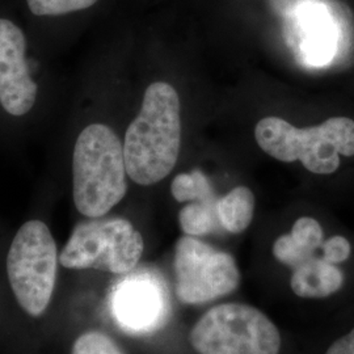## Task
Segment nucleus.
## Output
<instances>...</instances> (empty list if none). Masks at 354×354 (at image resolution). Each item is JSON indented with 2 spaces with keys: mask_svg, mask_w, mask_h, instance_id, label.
Segmentation results:
<instances>
[{
  "mask_svg": "<svg viewBox=\"0 0 354 354\" xmlns=\"http://www.w3.org/2000/svg\"><path fill=\"white\" fill-rule=\"evenodd\" d=\"M143 248L142 235L127 219H95L74 228L59 263L68 269L127 274L138 264Z\"/></svg>",
  "mask_w": 354,
  "mask_h": 354,
  "instance_id": "obj_7",
  "label": "nucleus"
},
{
  "mask_svg": "<svg viewBox=\"0 0 354 354\" xmlns=\"http://www.w3.org/2000/svg\"><path fill=\"white\" fill-rule=\"evenodd\" d=\"M171 192L178 203H213L216 201L213 188L201 171L181 174L174 178Z\"/></svg>",
  "mask_w": 354,
  "mask_h": 354,
  "instance_id": "obj_15",
  "label": "nucleus"
},
{
  "mask_svg": "<svg viewBox=\"0 0 354 354\" xmlns=\"http://www.w3.org/2000/svg\"><path fill=\"white\" fill-rule=\"evenodd\" d=\"M97 0H26L28 7L37 16H59L89 8Z\"/></svg>",
  "mask_w": 354,
  "mask_h": 354,
  "instance_id": "obj_16",
  "label": "nucleus"
},
{
  "mask_svg": "<svg viewBox=\"0 0 354 354\" xmlns=\"http://www.w3.org/2000/svg\"><path fill=\"white\" fill-rule=\"evenodd\" d=\"M57 266V244L49 227L41 221L24 223L10 247L7 273L17 302L29 315L39 317L48 308Z\"/></svg>",
  "mask_w": 354,
  "mask_h": 354,
  "instance_id": "obj_6",
  "label": "nucleus"
},
{
  "mask_svg": "<svg viewBox=\"0 0 354 354\" xmlns=\"http://www.w3.org/2000/svg\"><path fill=\"white\" fill-rule=\"evenodd\" d=\"M216 212L221 226L232 234H241L251 225L254 197L247 187H236L218 200Z\"/></svg>",
  "mask_w": 354,
  "mask_h": 354,
  "instance_id": "obj_13",
  "label": "nucleus"
},
{
  "mask_svg": "<svg viewBox=\"0 0 354 354\" xmlns=\"http://www.w3.org/2000/svg\"><path fill=\"white\" fill-rule=\"evenodd\" d=\"M254 138L277 160H301L310 172L329 175L340 167V155H354V121L333 117L319 127L298 129L279 117H266L256 125Z\"/></svg>",
  "mask_w": 354,
  "mask_h": 354,
  "instance_id": "obj_4",
  "label": "nucleus"
},
{
  "mask_svg": "<svg viewBox=\"0 0 354 354\" xmlns=\"http://www.w3.org/2000/svg\"><path fill=\"white\" fill-rule=\"evenodd\" d=\"M200 354H279V329L266 315L247 304L215 306L190 332Z\"/></svg>",
  "mask_w": 354,
  "mask_h": 354,
  "instance_id": "obj_5",
  "label": "nucleus"
},
{
  "mask_svg": "<svg viewBox=\"0 0 354 354\" xmlns=\"http://www.w3.org/2000/svg\"><path fill=\"white\" fill-rule=\"evenodd\" d=\"M73 354H124L111 337L100 332H87L74 342Z\"/></svg>",
  "mask_w": 354,
  "mask_h": 354,
  "instance_id": "obj_17",
  "label": "nucleus"
},
{
  "mask_svg": "<svg viewBox=\"0 0 354 354\" xmlns=\"http://www.w3.org/2000/svg\"><path fill=\"white\" fill-rule=\"evenodd\" d=\"M216 203L218 201H196L183 207L178 214V222L183 231L189 236H201L214 231L218 225L221 226L216 212Z\"/></svg>",
  "mask_w": 354,
  "mask_h": 354,
  "instance_id": "obj_14",
  "label": "nucleus"
},
{
  "mask_svg": "<svg viewBox=\"0 0 354 354\" xmlns=\"http://www.w3.org/2000/svg\"><path fill=\"white\" fill-rule=\"evenodd\" d=\"M286 42L310 70L337 71L354 61V15L342 0H315L283 17Z\"/></svg>",
  "mask_w": 354,
  "mask_h": 354,
  "instance_id": "obj_3",
  "label": "nucleus"
},
{
  "mask_svg": "<svg viewBox=\"0 0 354 354\" xmlns=\"http://www.w3.org/2000/svg\"><path fill=\"white\" fill-rule=\"evenodd\" d=\"M346 282L342 266L332 264L320 254L292 269L291 289L304 299H328L342 291Z\"/></svg>",
  "mask_w": 354,
  "mask_h": 354,
  "instance_id": "obj_11",
  "label": "nucleus"
},
{
  "mask_svg": "<svg viewBox=\"0 0 354 354\" xmlns=\"http://www.w3.org/2000/svg\"><path fill=\"white\" fill-rule=\"evenodd\" d=\"M26 50L23 30L0 19V104L16 117L28 113L37 99L38 87L29 73Z\"/></svg>",
  "mask_w": 354,
  "mask_h": 354,
  "instance_id": "obj_10",
  "label": "nucleus"
},
{
  "mask_svg": "<svg viewBox=\"0 0 354 354\" xmlns=\"http://www.w3.org/2000/svg\"><path fill=\"white\" fill-rule=\"evenodd\" d=\"M176 294L184 304H201L235 290L241 273L231 254L194 236L180 238L175 250Z\"/></svg>",
  "mask_w": 354,
  "mask_h": 354,
  "instance_id": "obj_8",
  "label": "nucleus"
},
{
  "mask_svg": "<svg viewBox=\"0 0 354 354\" xmlns=\"http://www.w3.org/2000/svg\"><path fill=\"white\" fill-rule=\"evenodd\" d=\"M181 145L180 99L165 82L147 87L137 118L127 127L124 155L127 176L152 185L171 174Z\"/></svg>",
  "mask_w": 354,
  "mask_h": 354,
  "instance_id": "obj_1",
  "label": "nucleus"
},
{
  "mask_svg": "<svg viewBox=\"0 0 354 354\" xmlns=\"http://www.w3.org/2000/svg\"><path fill=\"white\" fill-rule=\"evenodd\" d=\"M311 1H315V0H269L273 11L279 13V16H282V17L290 15L295 10H298L299 7H302L304 4H308Z\"/></svg>",
  "mask_w": 354,
  "mask_h": 354,
  "instance_id": "obj_18",
  "label": "nucleus"
},
{
  "mask_svg": "<svg viewBox=\"0 0 354 354\" xmlns=\"http://www.w3.org/2000/svg\"><path fill=\"white\" fill-rule=\"evenodd\" d=\"M324 231L317 219L299 218L289 235H282L273 245V254L285 266L297 268L306 261L324 254Z\"/></svg>",
  "mask_w": 354,
  "mask_h": 354,
  "instance_id": "obj_12",
  "label": "nucleus"
},
{
  "mask_svg": "<svg viewBox=\"0 0 354 354\" xmlns=\"http://www.w3.org/2000/svg\"><path fill=\"white\" fill-rule=\"evenodd\" d=\"M109 307L115 324L134 336L163 328L171 317V298L163 277L149 269L129 272L113 286Z\"/></svg>",
  "mask_w": 354,
  "mask_h": 354,
  "instance_id": "obj_9",
  "label": "nucleus"
},
{
  "mask_svg": "<svg viewBox=\"0 0 354 354\" xmlns=\"http://www.w3.org/2000/svg\"><path fill=\"white\" fill-rule=\"evenodd\" d=\"M124 145L113 130L92 124L77 137L73 156V194L76 209L88 218L111 212L127 194Z\"/></svg>",
  "mask_w": 354,
  "mask_h": 354,
  "instance_id": "obj_2",
  "label": "nucleus"
}]
</instances>
